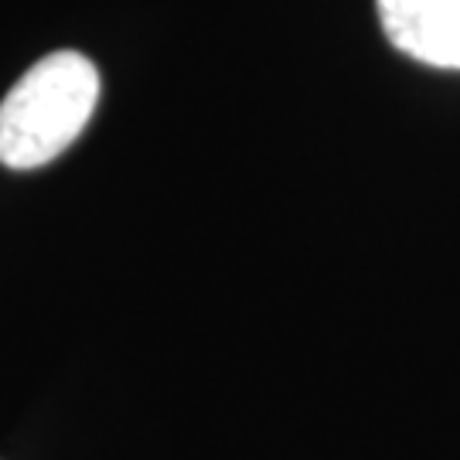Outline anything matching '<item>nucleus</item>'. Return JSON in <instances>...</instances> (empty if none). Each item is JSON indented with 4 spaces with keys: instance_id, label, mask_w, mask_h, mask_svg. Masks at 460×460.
<instances>
[{
    "instance_id": "1",
    "label": "nucleus",
    "mask_w": 460,
    "mask_h": 460,
    "mask_svg": "<svg viewBox=\"0 0 460 460\" xmlns=\"http://www.w3.org/2000/svg\"><path fill=\"white\" fill-rule=\"evenodd\" d=\"M96 102L99 72L85 55H45L0 102V164L31 171L55 161L85 130Z\"/></svg>"
},
{
    "instance_id": "2",
    "label": "nucleus",
    "mask_w": 460,
    "mask_h": 460,
    "mask_svg": "<svg viewBox=\"0 0 460 460\" xmlns=\"http://www.w3.org/2000/svg\"><path fill=\"white\" fill-rule=\"evenodd\" d=\"M382 31L412 62L460 72V0H376Z\"/></svg>"
}]
</instances>
